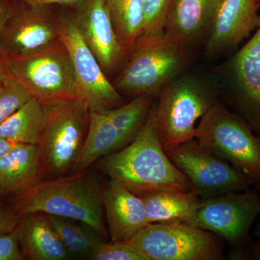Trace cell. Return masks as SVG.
<instances>
[{"mask_svg": "<svg viewBox=\"0 0 260 260\" xmlns=\"http://www.w3.org/2000/svg\"><path fill=\"white\" fill-rule=\"evenodd\" d=\"M99 167L110 179L120 181L138 195L160 189L191 191L189 179L162 147L155 124V104L134 140L103 157Z\"/></svg>", "mask_w": 260, "mask_h": 260, "instance_id": "1", "label": "cell"}, {"mask_svg": "<svg viewBox=\"0 0 260 260\" xmlns=\"http://www.w3.org/2000/svg\"><path fill=\"white\" fill-rule=\"evenodd\" d=\"M104 189L97 177L84 171L37 183L13 198L12 210L20 215L42 213L76 219L88 224L104 238Z\"/></svg>", "mask_w": 260, "mask_h": 260, "instance_id": "2", "label": "cell"}, {"mask_svg": "<svg viewBox=\"0 0 260 260\" xmlns=\"http://www.w3.org/2000/svg\"><path fill=\"white\" fill-rule=\"evenodd\" d=\"M42 105L44 121L38 145L41 174L54 179L73 169L88 131L90 108L80 98Z\"/></svg>", "mask_w": 260, "mask_h": 260, "instance_id": "3", "label": "cell"}, {"mask_svg": "<svg viewBox=\"0 0 260 260\" xmlns=\"http://www.w3.org/2000/svg\"><path fill=\"white\" fill-rule=\"evenodd\" d=\"M185 47L166 32L159 37H142L112 83L120 93L156 96L185 67Z\"/></svg>", "mask_w": 260, "mask_h": 260, "instance_id": "4", "label": "cell"}, {"mask_svg": "<svg viewBox=\"0 0 260 260\" xmlns=\"http://www.w3.org/2000/svg\"><path fill=\"white\" fill-rule=\"evenodd\" d=\"M155 124L164 150L196 138L198 119L216 104V93L191 76L178 77L159 92Z\"/></svg>", "mask_w": 260, "mask_h": 260, "instance_id": "5", "label": "cell"}, {"mask_svg": "<svg viewBox=\"0 0 260 260\" xmlns=\"http://www.w3.org/2000/svg\"><path fill=\"white\" fill-rule=\"evenodd\" d=\"M2 56L7 76L42 104L80 98L71 59L61 41L34 55Z\"/></svg>", "mask_w": 260, "mask_h": 260, "instance_id": "6", "label": "cell"}, {"mask_svg": "<svg viewBox=\"0 0 260 260\" xmlns=\"http://www.w3.org/2000/svg\"><path fill=\"white\" fill-rule=\"evenodd\" d=\"M242 116L217 102L200 119L196 139L256 181L260 180V136Z\"/></svg>", "mask_w": 260, "mask_h": 260, "instance_id": "7", "label": "cell"}, {"mask_svg": "<svg viewBox=\"0 0 260 260\" xmlns=\"http://www.w3.org/2000/svg\"><path fill=\"white\" fill-rule=\"evenodd\" d=\"M148 260H223L224 240L181 221L149 223L126 242Z\"/></svg>", "mask_w": 260, "mask_h": 260, "instance_id": "8", "label": "cell"}, {"mask_svg": "<svg viewBox=\"0 0 260 260\" xmlns=\"http://www.w3.org/2000/svg\"><path fill=\"white\" fill-rule=\"evenodd\" d=\"M168 157L189 179L200 199L245 191L255 180L194 139L165 150Z\"/></svg>", "mask_w": 260, "mask_h": 260, "instance_id": "9", "label": "cell"}, {"mask_svg": "<svg viewBox=\"0 0 260 260\" xmlns=\"http://www.w3.org/2000/svg\"><path fill=\"white\" fill-rule=\"evenodd\" d=\"M256 189L201 199L186 223L216 234L231 245L245 250L251 225L260 215V197Z\"/></svg>", "mask_w": 260, "mask_h": 260, "instance_id": "10", "label": "cell"}, {"mask_svg": "<svg viewBox=\"0 0 260 260\" xmlns=\"http://www.w3.org/2000/svg\"><path fill=\"white\" fill-rule=\"evenodd\" d=\"M55 21L59 39L71 59L80 99L93 110L123 105L121 93L108 79L97 58L82 37L73 16L65 15Z\"/></svg>", "mask_w": 260, "mask_h": 260, "instance_id": "11", "label": "cell"}, {"mask_svg": "<svg viewBox=\"0 0 260 260\" xmlns=\"http://www.w3.org/2000/svg\"><path fill=\"white\" fill-rule=\"evenodd\" d=\"M72 16L105 73L124 64L128 53L116 36L106 0H80Z\"/></svg>", "mask_w": 260, "mask_h": 260, "instance_id": "12", "label": "cell"}, {"mask_svg": "<svg viewBox=\"0 0 260 260\" xmlns=\"http://www.w3.org/2000/svg\"><path fill=\"white\" fill-rule=\"evenodd\" d=\"M30 7L5 25L0 34L2 54L15 57L34 55L60 42L56 21L44 7Z\"/></svg>", "mask_w": 260, "mask_h": 260, "instance_id": "13", "label": "cell"}, {"mask_svg": "<svg viewBox=\"0 0 260 260\" xmlns=\"http://www.w3.org/2000/svg\"><path fill=\"white\" fill-rule=\"evenodd\" d=\"M256 0H223L208 39L207 54H218L239 45L260 27Z\"/></svg>", "mask_w": 260, "mask_h": 260, "instance_id": "14", "label": "cell"}, {"mask_svg": "<svg viewBox=\"0 0 260 260\" xmlns=\"http://www.w3.org/2000/svg\"><path fill=\"white\" fill-rule=\"evenodd\" d=\"M104 208L112 242H127L150 223L141 197L116 179L104 188Z\"/></svg>", "mask_w": 260, "mask_h": 260, "instance_id": "15", "label": "cell"}, {"mask_svg": "<svg viewBox=\"0 0 260 260\" xmlns=\"http://www.w3.org/2000/svg\"><path fill=\"white\" fill-rule=\"evenodd\" d=\"M237 84L236 104L260 136V27L234 59Z\"/></svg>", "mask_w": 260, "mask_h": 260, "instance_id": "16", "label": "cell"}, {"mask_svg": "<svg viewBox=\"0 0 260 260\" xmlns=\"http://www.w3.org/2000/svg\"><path fill=\"white\" fill-rule=\"evenodd\" d=\"M223 0H174L165 32L184 45L208 39Z\"/></svg>", "mask_w": 260, "mask_h": 260, "instance_id": "17", "label": "cell"}, {"mask_svg": "<svg viewBox=\"0 0 260 260\" xmlns=\"http://www.w3.org/2000/svg\"><path fill=\"white\" fill-rule=\"evenodd\" d=\"M17 232L22 254L29 259L64 260L70 256L45 213L22 215Z\"/></svg>", "mask_w": 260, "mask_h": 260, "instance_id": "18", "label": "cell"}, {"mask_svg": "<svg viewBox=\"0 0 260 260\" xmlns=\"http://www.w3.org/2000/svg\"><path fill=\"white\" fill-rule=\"evenodd\" d=\"M40 155L38 145L18 144L0 158V191L20 196L39 182Z\"/></svg>", "mask_w": 260, "mask_h": 260, "instance_id": "19", "label": "cell"}, {"mask_svg": "<svg viewBox=\"0 0 260 260\" xmlns=\"http://www.w3.org/2000/svg\"><path fill=\"white\" fill-rule=\"evenodd\" d=\"M139 195L144 202L150 223L167 221L186 223L201 200L193 191L160 189L145 191Z\"/></svg>", "mask_w": 260, "mask_h": 260, "instance_id": "20", "label": "cell"}, {"mask_svg": "<svg viewBox=\"0 0 260 260\" xmlns=\"http://www.w3.org/2000/svg\"><path fill=\"white\" fill-rule=\"evenodd\" d=\"M119 149V136L104 110L90 109L88 131L73 170L80 172Z\"/></svg>", "mask_w": 260, "mask_h": 260, "instance_id": "21", "label": "cell"}, {"mask_svg": "<svg viewBox=\"0 0 260 260\" xmlns=\"http://www.w3.org/2000/svg\"><path fill=\"white\" fill-rule=\"evenodd\" d=\"M44 115L42 103L30 98L0 124V138L20 144L39 145Z\"/></svg>", "mask_w": 260, "mask_h": 260, "instance_id": "22", "label": "cell"}, {"mask_svg": "<svg viewBox=\"0 0 260 260\" xmlns=\"http://www.w3.org/2000/svg\"><path fill=\"white\" fill-rule=\"evenodd\" d=\"M155 95H142L120 107L105 109L119 136V149L134 140L148 120Z\"/></svg>", "mask_w": 260, "mask_h": 260, "instance_id": "23", "label": "cell"}, {"mask_svg": "<svg viewBox=\"0 0 260 260\" xmlns=\"http://www.w3.org/2000/svg\"><path fill=\"white\" fill-rule=\"evenodd\" d=\"M116 36L129 54L143 37L145 16L143 0H106Z\"/></svg>", "mask_w": 260, "mask_h": 260, "instance_id": "24", "label": "cell"}, {"mask_svg": "<svg viewBox=\"0 0 260 260\" xmlns=\"http://www.w3.org/2000/svg\"><path fill=\"white\" fill-rule=\"evenodd\" d=\"M70 254L85 255L105 238L98 231L76 219L46 214Z\"/></svg>", "mask_w": 260, "mask_h": 260, "instance_id": "25", "label": "cell"}, {"mask_svg": "<svg viewBox=\"0 0 260 260\" xmlns=\"http://www.w3.org/2000/svg\"><path fill=\"white\" fill-rule=\"evenodd\" d=\"M31 97L20 84L6 75L0 83V124Z\"/></svg>", "mask_w": 260, "mask_h": 260, "instance_id": "26", "label": "cell"}, {"mask_svg": "<svg viewBox=\"0 0 260 260\" xmlns=\"http://www.w3.org/2000/svg\"><path fill=\"white\" fill-rule=\"evenodd\" d=\"M143 3L145 16L143 37L162 35L174 0H143Z\"/></svg>", "mask_w": 260, "mask_h": 260, "instance_id": "27", "label": "cell"}, {"mask_svg": "<svg viewBox=\"0 0 260 260\" xmlns=\"http://www.w3.org/2000/svg\"><path fill=\"white\" fill-rule=\"evenodd\" d=\"M92 260H148L126 242L99 243L86 255Z\"/></svg>", "mask_w": 260, "mask_h": 260, "instance_id": "28", "label": "cell"}, {"mask_svg": "<svg viewBox=\"0 0 260 260\" xmlns=\"http://www.w3.org/2000/svg\"><path fill=\"white\" fill-rule=\"evenodd\" d=\"M23 259L17 229L12 232L0 234V260Z\"/></svg>", "mask_w": 260, "mask_h": 260, "instance_id": "29", "label": "cell"}, {"mask_svg": "<svg viewBox=\"0 0 260 260\" xmlns=\"http://www.w3.org/2000/svg\"><path fill=\"white\" fill-rule=\"evenodd\" d=\"M21 218V215L15 213L13 210L0 209V234L16 230Z\"/></svg>", "mask_w": 260, "mask_h": 260, "instance_id": "30", "label": "cell"}, {"mask_svg": "<svg viewBox=\"0 0 260 260\" xmlns=\"http://www.w3.org/2000/svg\"><path fill=\"white\" fill-rule=\"evenodd\" d=\"M29 6H47L49 5H76L80 0H24Z\"/></svg>", "mask_w": 260, "mask_h": 260, "instance_id": "31", "label": "cell"}, {"mask_svg": "<svg viewBox=\"0 0 260 260\" xmlns=\"http://www.w3.org/2000/svg\"><path fill=\"white\" fill-rule=\"evenodd\" d=\"M260 260V241L252 244H249L247 249L244 250V253L239 254L236 259Z\"/></svg>", "mask_w": 260, "mask_h": 260, "instance_id": "32", "label": "cell"}, {"mask_svg": "<svg viewBox=\"0 0 260 260\" xmlns=\"http://www.w3.org/2000/svg\"><path fill=\"white\" fill-rule=\"evenodd\" d=\"M10 13L9 8L0 0V34L5 28V25L9 21Z\"/></svg>", "mask_w": 260, "mask_h": 260, "instance_id": "33", "label": "cell"}, {"mask_svg": "<svg viewBox=\"0 0 260 260\" xmlns=\"http://www.w3.org/2000/svg\"><path fill=\"white\" fill-rule=\"evenodd\" d=\"M18 144L20 143H15V142L0 138V158H3L5 155H6L8 152Z\"/></svg>", "mask_w": 260, "mask_h": 260, "instance_id": "34", "label": "cell"}, {"mask_svg": "<svg viewBox=\"0 0 260 260\" xmlns=\"http://www.w3.org/2000/svg\"><path fill=\"white\" fill-rule=\"evenodd\" d=\"M5 77H6V73H5L4 62H3V56L0 53V83H2Z\"/></svg>", "mask_w": 260, "mask_h": 260, "instance_id": "35", "label": "cell"}, {"mask_svg": "<svg viewBox=\"0 0 260 260\" xmlns=\"http://www.w3.org/2000/svg\"><path fill=\"white\" fill-rule=\"evenodd\" d=\"M254 185H255L254 188H255L256 190H260V180L256 181ZM256 235L260 236V224L259 226H258L257 232H256Z\"/></svg>", "mask_w": 260, "mask_h": 260, "instance_id": "36", "label": "cell"}, {"mask_svg": "<svg viewBox=\"0 0 260 260\" xmlns=\"http://www.w3.org/2000/svg\"><path fill=\"white\" fill-rule=\"evenodd\" d=\"M256 3H257L258 6H259V8L260 10V0H256Z\"/></svg>", "mask_w": 260, "mask_h": 260, "instance_id": "37", "label": "cell"}, {"mask_svg": "<svg viewBox=\"0 0 260 260\" xmlns=\"http://www.w3.org/2000/svg\"><path fill=\"white\" fill-rule=\"evenodd\" d=\"M2 194L1 191H0V194Z\"/></svg>", "mask_w": 260, "mask_h": 260, "instance_id": "38", "label": "cell"}]
</instances>
